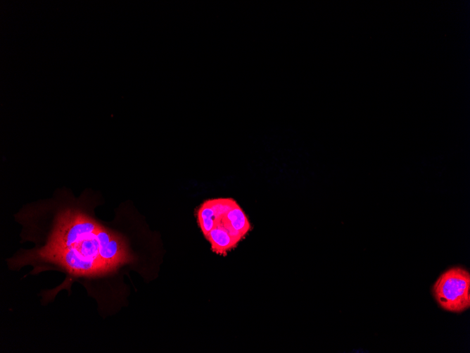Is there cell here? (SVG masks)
<instances>
[{
    "instance_id": "cell-5",
    "label": "cell",
    "mask_w": 470,
    "mask_h": 353,
    "mask_svg": "<svg viewBox=\"0 0 470 353\" xmlns=\"http://www.w3.org/2000/svg\"><path fill=\"white\" fill-rule=\"evenodd\" d=\"M197 217L198 225L206 237L214 227V212L209 200L201 205L197 212Z\"/></svg>"
},
{
    "instance_id": "cell-4",
    "label": "cell",
    "mask_w": 470,
    "mask_h": 353,
    "mask_svg": "<svg viewBox=\"0 0 470 353\" xmlns=\"http://www.w3.org/2000/svg\"><path fill=\"white\" fill-rule=\"evenodd\" d=\"M205 237L210 242L212 250L221 255H225L239 242L225 228L218 225H215Z\"/></svg>"
},
{
    "instance_id": "cell-1",
    "label": "cell",
    "mask_w": 470,
    "mask_h": 353,
    "mask_svg": "<svg viewBox=\"0 0 470 353\" xmlns=\"http://www.w3.org/2000/svg\"><path fill=\"white\" fill-rule=\"evenodd\" d=\"M96 201L89 192L75 198L60 192L49 199L25 205L15 214L23 241L32 242L34 247L19 249L7 259L8 268L18 271L27 266L32 267L27 275L56 271L65 275L58 286L40 292L42 305L63 290L70 295L77 283L101 312L108 280L137 262L127 238L96 217Z\"/></svg>"
},
{
    "instance_id": "cell-3",
    "label": "cell",
    "mask_w": 470,
    "mask_h": 353,
    "mask_svg": "<svg viewBox=\"0 0 470 353\" xmlns=\"http://www.w3.org/2000/svg\"><path fill=\"white\" fill-rule=\"evenodd\" d=\"M225 228L234 237L239 241L250 230V224L243 211L236 204L228 212L214 220V226Z\"/></svg>"
},
{
    "instance_id": "cell-2",
    "label": "cell",
    "mask_w": 470,
    "mask_h": 353,
    "mask_svg": "<svg viewBox=\"0 0 470 353\" xmlns=\"http://www.w3.org/2000/svg\"><path fill=\"white\" fill-rule=\"evenodd\" d=\"M439 306L447 311L462 313L470 307V273L462 267L443 272L433 286Z\"/></svg>"
}]
</instances>
